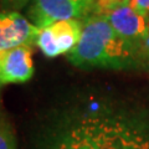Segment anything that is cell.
I'll use <instances>...</instances> for the list:
<instances>
[{
  "instance_id": "1",
  "label": "cell",
  "mask_w": 149,
  "mask_h": 149,
  "mask_svg": "<svg viewBox=\"0 0 149 149\" xmlns=\"http://www.w3.org/2000/svg\"><path fill=\"white\" fill-rule=\"evenodd\" d=\"M49 149H149V129L118 112H82L60 123Z\"/></svg>"
},
{
  "instance_id": "2",
  "label": "cell",
  "mask_w": 149,
  "mask_h": 149,
  "mask_svg": "<svg viewBox=\"0 0 149 149\" xmlns=\"http://www.w3.org/2000/svg\"><path fill=\"white\" fill-rule=\"evenodd\" d=\"M146 54L119 36L103 15L91 14L83 20L81 39L68 54V61L81 68L129 70L138 67Z\"/></svg>"
},
{
  "instance_id": "3",
  "label": "cell",
  "mask_w": 149,
  "mask_h": 149,
  "mask_svg": "<svg viewBox=\"0 0 149 149\" xmlns=\"http://www.w3.org/2000/svg\"><path fill=\"white\" fill-rule=\"evenodd\" d=\"M93 3L82 0H31L29 19L39 29L57 21L86 19L92 14Z\"/></svg>"
},
{
  "instance_id": "4",
  "label": "cell",
  "mask_w": 149,
  "mask_h": 149,
  "mask_svg": "<svg viewBox=\"0 0 149 149\" xmlns=\"http://www.w3.org/2000/svg\"><path fill=\"white\" fill-rule=\"evenodd\" d=\"M83 21L80 19L57 21L40 29L35 45L47 58H55L60 55L70 54L81 39Z\"/></svg>"
},
{
  "instance_id": "5",
  "label": "cell",
  "mask_w": 149,
  "mask_h": 149,
  "mask_svg": "<svg viewBox=\"0 0 149 149\" xmlns=\"http://www.w3.org/2000/svg\"><path fill=\"white\" fill-rule=\"evenodd\" d=\"M123 39L149 52V17L139 14L128 4H120L100 14Z\"/></svg>"
},
{
  "instance_id": "6",
  "label": "cell",
  "mask_w": 149,
  "mask_h": 149,
  "mask_svg": "<svg viewBox=\"0 0 149 149\" xmlns=\"http://www.w3.org/2000/svg\"><path fill=\"white\" fill-rule=\"evenodd\" d=\"M39 31V27L19 11H0V51L22 45L32 46Z\"/></svg>"
},
{
  "instance_id": "7",
  "label": "cell",
  "mask_w": 149,
  "mask_h": 149,
  "mask_svg": "<svg viewBox=\"0 0 149 149\" xmlns=\"http://www.w3.org/2000/svg\"><path fill=\"white\" fill-rule=\"evenodd\" d=\"M32 46L22 45L0 51V83H25L34 76Z\"/></svg>"
},
{
  "instance_id": "8",
  "label": "cell",
  "mask_w": 149,
  "mask_h": 149,
  "mask_svg": "<svg viewBox=\"0 0 149 149\" xmlns=\"http://www.w3.org/2000/svg\"><path fill=\"white\" fill-rule=\"evenodd\" d=\"M0 149H16V139L13 125L0 109Z\"/></svg>"
},
{
  "instance_id": "9",
  "label": "cell",
  "mask_w": 149,
  "mask_h": 149,
  "mask_svg": "<svg viewBox=\"0 0 149 149\" xmlns=\"http://www.w3.org/2000/svg\"><path fill=\"white\" fill-rule=\"evenodd\" d=\"M31 0H0V3H1V5L5 10H15V11H17L19 9H22Z\"/></svg>"
},
{
  "instance_id": "10",
  "label": "cell",
  "mask_w": 149,
  "mask_h": 149,
  "mask_svg": "<svg viewBox=\"0 0 149 149\" xmlns=\"http://www.w3.org/2000/svg\"><path fill=\"white\" fill-rule=\"evenodd\" d=\"M129 5L139 14L149 17V0H130Z\"/></svg>"
},
{
  "instance_id": "11",
  "label": "cell",
  "mask_w": 149,
  "mask_h": 149,
  "mask_svg": "<svg viewBox=\"0 0 149 149\" xmlns=\"http://www.w3.org/2000/svg\"><path fill=\"white\" fill-rule=\"evenodd\" d=\"M82 1H92L93 3V0H82Z\"/></svg>"
},
{
  "instance_id": "12",
  "label": "cell",
  "mask_w": 149,
  "mask_h": 149,
  "mask_svg": "<svg viewBox=\"0 0 149 149\" xmlns=\"http://www.w3.org/2000/svg\"><path fill=\"white\" fill-rule=\"evenodd\" d=\"M0 87H1V83H0Z\"/></svg>"
}]
</instances>
